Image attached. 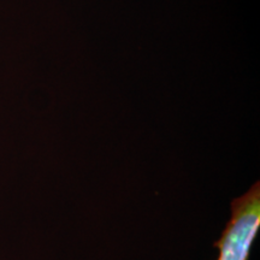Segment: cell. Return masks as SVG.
<instances>
[{"label":"cell","mask_w":260,"mask_h":260,"mask_svg":"<svg viewBox=\"0 0 260 260\" xmlns=\"http://www.w3.org/2000/svg\"><path fill=\"white\" fill-rule=\"evenodd\" d=\"M260 228V184L255 182L247 193L232 203V218L220 239L217 260H248Z\"/></svg>","instance_id":"obj_1"}]
</instances>
